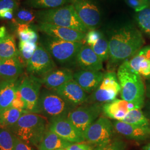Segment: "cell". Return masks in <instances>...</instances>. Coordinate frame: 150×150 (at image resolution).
<instances>
[{"mask_svg": "<svg viewBox=\"0 0 150 150\" xmlns=\"http://www.w3.org/2000/svg\"><path fill=\"white\" fill-rule=\"evenodd\" d=\"M36 20V11L31 8H19L16 10L13 18L11 20L13 26L19 24H33Z\"/></svg>", "mask_w": 150, "mask_h": 150, "instance_id": "83f0119b", "label": "cell"}, {"mask_svg": "<svg viewBox=\"0 0 150 150\" xmlns=\"http://www.w3.org/2000/svg\"><path fill=\"white\" fill-rule=\"evenodd\" d=\"M18 54L15 38L7 33L4 38L0 39V59L2 60L17 57Z\"/></svg>", "mask_w": 150, "mask_h": 150, "instance_id": "cb8c5ba5", "label": "cell"}, {"mask_svg": "<svg viewBox=\"0 0 150 150\" xmlns=\"http://www.w3.org/2000/svg\"><path fill=\"white\" fill-rule=\"evenodd\" d=\"M102 112V105L98 103L79 106L72 110L67 118L82 134L98 117Z\"/></svg>", "mask_w": 150, "mask_h": 150, "instance_id": "30bf717a", "label": "cell"}, {"mask_svg": "<svg viewBox=\"0 0 150 150\" xmlns=\"http://www.w3.org/2000/svg\"><path fill=\"white\" fill-rule=\"evenodd\" d=\"M127 5L136 12H139L150 6L148 0H125Z\"/></svg>", "mask_w": 150, "mask_h": 150, "instance_id": "e575fe53", "label": "cell"}, {"mask_svg": "<svg viewBox=\"0 0 150 150\" xmlns=\"http://www.w3.org/2000/svg\"><path fill=\"white\" fill-rule=\"evenodd\" d=\"M54 91L75 107L83 105L88 100V93L74 79Z\"/></svg>", "mask_w": 150, "mask_h": 150, "instance_id": "9a60e30c", "label": "cell"}, {"mask_svg": "<svg viewBox=\"0 0 150 150\" xmlns=\"http://www.w3.org/2000/svg\"><path fill=\"white\" fill-rule=\"evenodd\" d=\"M102 32L96 29L89 30L86 33L85 38L86 45L91 46V45L96 42L102 36Z\"/></svg>", "mask_w": 150, "mask_h": 150, "instance_id": "d590c367", "label": "cell"}, {"mask_svg": "<svg viewBox=\"0 0 150 150\" xmlns=\"http://www.w3.org/2000/svg\"><path fill=\"white\" fill-rule=\"evenodd\" d=\"M139 108L134 104L124 100L115 99L102 105V112L108 118L121 121L129 111Z\"/></svg>", "mask_w": 150, "mask_h": 150, "instance_id": "ac0fdd59", "label": "cell"}, {"mask_svg": "<svg viewBox=\"0 0 150 150\" xmlns=\"http://www.w3.org/2000/svg\"><path fill=\"white\" fill-rule=\"evenodd\" d=\"M109 61L111 64L123 62L134 57L145 43L142 32L132 25L113 31L110 36Z\"/></svg>", "mask_w": 150, "mask_h": 150, "instance_id": "6da1fadb", "label": "cell"}, {"mask_svg": "<svg viewBox=\"0 0 150 150\" xmlns=\"http://www.w3.org/2000/svg\"><path fill=\"white\" fill-rule=\"evenodd\" d=\"M146 95L150 99V79H149L145 85Z\"/></svg>", "mask_w": 150, "mask_h": 150, "instance_id": "ee69618b", "label": "cell"}, {"mask_svg": "<svg viewBox=\"0 0 150 150\" xmlns=\"http://www.w3.org/2000/svg\"><path fill=\"white\" fill-rule=\"evenodd\" d=\"M19 81L18 88L22 98L26 103V111L38 113V102L42 82L40 78L33 75H25Z\"/></svg>", "mask_w": 150, "mask_h": 150, "instance_id": "ba28073f", "label": "cell"}, {"mask_svg": "<svg viewBox=\"0 0 150 150\" xmlns=\"http://www.w3.org/2000/svg\"><path fill=\"white\" fill-rule=\"evenodd\" d=\"M56 150H67L66 149H57Z\"/></svg>", "mask_w": 150, "mask_h": 150, "instance_id": "c3c4849f", "label": "cell"}, {"mask_svg": "<svg viewBox=\"0 0 150 150\" xmlns=\"http://www.w3.org/2000/svg\"><path fill=\"white\" fill-rule=\"evenodd\" d=\"M19 8L17 0H0V11L6 9H12L15 11Z\"/></svg>", "mask_w": 150, "mask_h": 150, "instance_id": "74e56055", "label": "cell"}, {"mask_svg": "<svg viewBox=\"0 0 150 150\" xmlns=\"http://www.w3.org/2000/svg\"><path fill=\"white\" fill-rule=\"evenodd\" d=\"M17 1H20V0H17Z\"/></svg>", "mask_w": 150, "mask_h": 150, "instance_id": "f907efd6", "label": "cell"}, {"mask_svg": "<svg viewBox=\"0 0 150 150\" xmlns=\"http://www.w3.org/2000/svg\"><path fill=\"white\" fill-rule=\"evenodd\" d=\"M66 149L67 150H93L90 144L85 142L71 144Z\"/></svg>", "mask_w": 150, "mask_h": 150, "instance_id": "f35d334b", "label": "cell"}, {"mask_svg": "<svg viewBox=\"0 0 150 150\" xmlns=\"http://www.w3.org/2000/svg\"><path fill=\"white\" fill-rule=\"evenodd\" d=\"M121 121L133 125L150 127V120L140 108H136L129 111Z\"/></svg>", "mask_w": 150, "mask_h": 150, "instance_id": "f1b7e54d", "label": "cell"}, {"mask_svg": "<svg viewBox=\"0 0 150 150\" xmlns=\"http://www.w3.org/2000/svg\"><path fill=\"white\" fill-rule=\"evenodd\" d=\"M27 111L9 107L0 111V128L10 129Z\"/></svg>", "mask_w": 150, "mask_h": 150, "instance_id": "d4e9b609", "label": "cell"}, {"mask_svg": "<svg viewBox=\"0 0 150 150\" xmlns=\"http://www.w3.org/2000/svg\"><path fill=\"white\" fill-rule=\"evenodd\" d=\"M38 27L43 34L66 41L83 42L86 36V33L51 23L38 22Z\"/></svg>", "mask_w": 150, "mask_h": 150, "instance_id": "5bb4252c", "label": "cell"}, {"mask_svg": "<svg viewBox=\"0 0 150 150\" xmlns=\"http://www.w3.org/2000/svg\"><path fill=\"white\" fill-rule=\"evenodd\" d=\"M149 1V4H150V0H148Z\"/></svg>", "mask_w": 150, "mask_h": 150, "instance_id": "681fc988", "label": "cell"}, {"mask_svg": "<svg viewBox=\"0 0 150 150\" xmlns=\"http://www.w3.org/2000/svg\"><path fill=\"white\" fill-rule=\"evenodd\" d=\"M74 73L70 69H55L40 78L42 84L48 89L55 90L66 83L74 79Z\"/></svg>", "mask_w": 150, "mask_h": 150, "instance_id": "e0dca14e", "label": "cell"}, {"mask_svg": "<svg viewBox=\"0 0 150 150\" xmlns=\"http://www.w3.org/2000/svg\"><path fill=\"white\" fill-rule=\"evenodd\" d=\"M16 11L12 9H6L0 11V19L12 20L15 13Z\"/></svg>", "mask_w": 150, "mask_h": 150, "instance_id": "60d3db41", "label": "cell"}, {"mask_svg": "<svg viewBox=\"0 0 150 150\" xmlns=\"http://www.w3.org/2000/svg\"><path fill=\"white\" fill-rule=\"evenodd\" d=\"M26 68L28 74L41 78L56 69V64L48 51L40 43H38L37 48Z\"/></svg>", "mask_w": 150, "mask_h": 150, "instance_id": "7c38bea8", "label": "cell"}, {"mask_svg": "<svg viewBox=\"0 0 150 150\" xmlns=\"http://www.w3.org/2000/svg\"><path fill=\"white\" fill-rule=\"evenodd\" d=\"M70 4V0H25L23 5L30 8L49 10Z\"/></svg>", "mask_w": 150, "mask_h": 150, "instance_id": "4316f807", "label": "cell"}, {"mask_svg": "<svg viewBox=\"0 0 150 150\" xmlns=\"http://www.w3.org/2000/svg\"><path fill=\"white\" fill-rule=\"evenodd\" d=\"M7 33V30L5 26H2L0 27V39L4 38Z\"/></svg>", "mask_w": 150, "mask_h": 150, "instance_id": "f6af8a7d", "label": "cell"}, {"mask_svg": "<svg viewBox=\"0 0 150 150\" xmlns=\"http://www.w3.org/2000/svg\"><path fill=\"white\" fill-rule=\"evenodd\" d=\"M1 62H2V59H0V66H1ZM2 82V81H1V78H0V85H1V83Z\"/></svg>", "mask_w": 150, "mask_h": 150, "instance_id": "7dc6e473", "label": "cell"}, {"mask_svg": "<svg viewBox=\"0 0 150 150\" xmlns=\"http://www.w3.org/2000/svg\"><path fill=\"white\" fill-rule=\"evenodd\" d=\"M10 107L18 108V109H21V110L26 111V109H27L26 103L23 100V99L22 98L20 92L18 88V87H17V90H16L15 98L13 100V102H12L11 106Z\"/></svg>", "mask_w": 150, "mask_h": 150, "instance_id": "8d00e7d4", "label": "cell"}, {"mask_svg": "<svg viewBox=\"0 0 150 150\" xmlns=\"http://www.w3.org/2000/svg\"><path fill=\"white\" fill-rule=\"evenodd\" d=\"M70 4L88 30H95L100 25L101 11L94 0H70Z\"/></svg>", "mask_w": 150, "mask_h": 150, "instance_id": "8fae6325", "label": "cell"}, {"mask_svg": "<svg viewBox=\"0 0 150 150\" xmlns=\"http://www.w3.org/2000/svg\"><path fill=\"white\" fill-rule=\"evenodd\" d=\"M39 43L48 51L54 61L66 67L76 64L77 54L84 42L66 41L43 33Z\"/></svg>", "mask_w": 150, "mask_h": 150, "instance_id": "5b68a950", "label": "cell"}, {"mask_svg": "<svg viewBox=\"0 0 150 150\" xmlns=\"http://www.w3.org/2000/svg\"><path fill=\"white\" fill-rule=\"evenodd\" d=\"M104 74L101 71L80 70L74 74V80L86 93H92L102 81Z\"/></svg>", "mask_w": 150, "mask_h": 150, "instance_id": "d6986e66", "label": "cell"}, {"mask_svg": "<svg viewBox=\"0 0 150 150\" xmlns=\"http://www.w3.org/2000/svg\"><path fill=\"white\" fill-rule=\"evenodd\" d=\"M114 126L106 117H100L90 126L83 134L85 140L97 147L105 146L111 142Z\"/></svg>", "mask_w": 150, "mask_h": 150, "instance_id": "52a82bcc", "label": "cell"}, {"mask_svg": "<svg viewBox=\"0 0 150 150\" xmlns=\"http://www.w3.org/2000/svg\"><path fill=\"white\" fill-rule=\"evenodd\" d=\"M120 90L117 74L113 71L107 72L104 74L100 84L88 99L93 103L105 104L116 99Z\"/></svg>", "mask_w": 150, "mask_h": 150, "instance_id": "9c48e42d", "label": "cell"}, {"mask_svg": "<svg viewBox=\"0 0 150 150\" xmlns=\"http://www.w3.org/2000/svg\"><path fill=\"white\" fill-rule=\"evenodd\" d=\"M15 139L10 129L0 128V150H14Z\"/></svg>", "mask_w": 150, "mask_h": 150, "instance_id": "d6a6232c", "label": "cell"}, {"mask_svg": "<svg viewBox=\"0 0 150 150\" xmlns=\"http://www.w3.org/2000/svg\"><path fill=\"white\" fill-rule=\"evenodd\" d=\"M36 20L38 22L51 23L80 32L87 33L89 31L81 21L71 4L54 9L37 11Z\"/></svg>", "mask_w": 150, "mask_h": 150, "instance_id": "277c9868", "label": "cell"}, {"mask_svg": "<svg viewBox=\"0 0 150 150\" xmlns=\"http://www.w3.org/2000/svg\"><path fill=\"white\" fill-rule=\"evenodd\" d=\"M117 76L122 100L141 109L145 104V85L141 77L129 67L126 61L118 67Z\"/></svg>", "mask_w": 150, "mask_h": 150, "instance_id": "3957f363", "label": "cell"}, {"mask_svg": "<svg viewBox=\"0 0 150 150\" xmlns=\"http://www.w3.org/2000/svg\"><path fill=\"white\" fill-rule=\"evenodd\" d=\"M135 19L142 32L150 38V6L137 12Z\"/></svg>", "mask_w": 150, "mask_h": 150, "instance_id": "1f68e13d", "label": "cell"}, {"mask_svg": "<svg viewBox=\"0 0 150 150\" xmlns=\"http://www.w3.org/2000/svg\"><path fill=\"white\" fill-rule=\"evenodd\" d=\"M95 54L101 59L103 62L109 58V44L108 40L103 34L96 42L90 46Z\"/></svg>", "mask_w": 150, "mask_h": 150, "instance_id": "4dcf8cb0", "label": "cell"}, {"mask_svg": "<svg viewBox=\"0 0 150 150\" xmlns=\"http://www.w3.org/2000/svg\"><path fill=\"white\" fill-rule=\"evenodd\" d=\"M19 80L2 82L0 85V111L11 106L16 96Z\"/></svg>", "mask_w": 150, "mask_h": 150, "instance_id": "603a6c76", "label": "cell"}, {"mask_svg": "<svg viewBox=\"0 0 150 150\" xmlns=\"http://www.w3.org/2000/svg\"><path fill=\"white\" fill-rule=\"evenodd\" d=\"M115 129L129 139L144 141L150 138V127L139 126L115 121L113 122Z\"/></svg>", "mask_w": 150, "mask_h": 150, "instance_id": "ffe728a7", "label": "cell"}, {"mask_svg": "<svg viewBox=\"0 0 150 150\" xmlns=\"http://www.w3.org/2000/svg\"><path fill=\"white\" fill-rule=\"evenodd\" d=\"M50 121L43 115L26 112L10 129L17 138L38 147L48 129Z\"/></svg>", "mask_w": 150, "mask_h": 150, "instance_id": "7a4b0ae2", "label": "cell"}, {"mask_svg": "<svg viewBox=\"0 0 150 150\" xmlns=\"http://www.w3.org/2000/svg\"><path fill=\"white\" fill-rule=\"evenodd\" d=\"M71 144L61 138L48 129L38 146V150H56L59 149H66Z\"/></svg>", "mask_w": 150, "mask_h": 150, "instance_id": "7402d4cb", "label": "cell"}, {"mask_svg": "<svg viewBox=\"0 0 150 150\" xmlns=\"http://www.w3.org/2000/svg\"><path fill=\"white\" fill-rule=\"evenodd\" d=\"M142 150H150V143L142 147Z\"/></svg>", "mask_w": 150, "mask_h": 150, "instance_id": "bcb514c9", "label": "cell"}, {"mask_svg": "<svg viewBox=\"0 0 150 150\" xmlns=\"http://www.w3.org/2000/svg\"><path fill=\"white\" fill-rule=\"evenodd\" d=\"M38 25H33V27L17 33L20 41H28L33 43H38Z\"/></svg>", "mask_w": 150, "mask_h": 150, "instance_id": "836d02e7", "label": "cell"}, {"mask_svg": "<svg viewBox=\"0 0 150 150\" xmlns=\"http://www.w3.org/2000/svg\"><path fill=\"white\" fill-rule=\"evenodd\" d=\"M129 67L134 72L147 79H150V59L137 54L127 60Z\"/></svg>", "mask_w": 150, "mask_h": 150, "instance_id": "484cf974", "label": "cell"}, {"mask_svg": "<svg viewBox=\"0 0 150 150\" xmlns=\"http://www.w3.org/2000/svg\"><path fill=\"white\" fill-rule=\"evenodd\" d=\"M76 64L81 70L100 71L103 69V61L87 45L83 44L77 54Z\"/></svg>", "mask_w": 150, "mask_h": 150, "instance_id": "2e32d148", "label": "cell"}, {"mask_svg": "<svg viewBox=\"0 0 150 150\" xmlns=\"http://www.w3.org/2000/svg\"><path fill=\"white\" fill-rule=\"evenodd\" d=\"M144 113L150 121V100L147 101L144 104Z\"/></svg>", "mask_w": 150, "mask_h": 150, "instance_id": "7bdbcfd3", "label": "cell"}, {"mask_svg": "<svg viewBox=\"0 0 150 150\" xmlns=\"http://www.w3.org/2000/svg\"><path fill=\"white\" fill-rule=\"evenodd\" d=\"M24 66L17 57L2 59L0 66V78L2 82L16 81L22 74Z\"/></svg>", "mask_w": 150, "mask_h": 150, "instance_id": "44dd1931", "label": "cell"}, {"mask_svg": "<svg viewBox=\"0 0 150 150\" xmlns=\"http://www.w3.org/2000/svg\"><path fill=\"white\" fill-rule=\"evenodd\" d=\"M38 43L28 41H20L18 44L19 54L17 58L24 67H26L28 62L31 59L38 47Z\"/></svg>", "mask_w": 150, "mask_h": 150, "instance_id": "f546056e", "label": "cell"}, {"mask_svg": "<svg viewBox=\"0 0 150 150\" xmlns=\"http://www.w3.org/2000/svg\"><path fill=\"white\" fill-rule=\"evenodd\" d=\"M75 108L54 90H43L40 93L38 113L47 117L50 121L57 118L67 117Z\"/></svg>", "mask_w": 150, "mask_h": 150, "instance_id": "8992f818", "label": "cell"}, {"mask_svg": "<svg viewBox=\"0 0 150 150\" xmlns=\"http://www.w3.org/2000/svg\"><path fill=\"white\" fill-rule=\"evenodd\" d=\"M14 150H33V149L29 144L16 137Z\"/></svg>", "mask_w": 150, "mask_h": 150, "instance_id": "ab89813d", "label": "cell"}, {"mask_svg": "<svg viewBox=\"0 0 150 150\" xmlns=\"http://www.w3.org/2000/svg\"><path fill=\"white\" fill-rule=\"evenodd\" d=\"M137 54L145 57L147 59H150V46L143 47L139 50Z\"/></svg>", "mask_w": 150, "mask_h": 150, "instance_id": "b9f144b4", "label": "cell"}, {"mask_svg": "<svg viewBox=\"0 0 150 150\" xmlns=\"http://www.w3.org/2000/svg\"><path fill=\"white\" fill-rule=\"evenodd\" d=\"M48 129L70 143H80L85 141L83 134L71 123L67 117L50 121Z\"/></svg>", "mask_w": 150, "mask_h": 150, "instance_id": "4fadbf2b", "label": "cell"}]
</instances>
